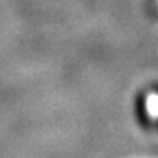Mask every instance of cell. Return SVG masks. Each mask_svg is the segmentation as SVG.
<instances>
[{
  "mask_svg": "<svg viewBox=\"0 0 158 158\" xmlns=\"http://www.w3.org/2000/svg\"><path fill=\"white\" fill-rule=\"evenodd\" d=\"M146 110L152 118H158V94H148L146 98Z\"/></svg>",
  "mask_w": 158,
  "mask_h": 158,
  "instance_id": "obj_1",
  "label": "cell"
}]
</instances>
